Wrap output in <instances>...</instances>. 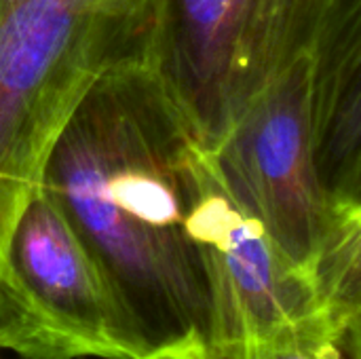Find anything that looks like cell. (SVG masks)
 <instances>
[{"mask_svg": "<svg viewBox=\"0 0 361 359\" xmlns=\"http://www.w3.org/2000/svg\"><path fill=\"white\" fill-rule=\"evenodd\" d=\"M313 154L334 214L361 207V0H332L309 53Z\"/></svg>", "mask_w": 361, "mask_h": 359, "instance_id": "7", "label": "cell"}, {"mask_svg": "<svg viewBox=\"0 0 361 359\" xmlns=\"http://www.w3.org/2000/svg\"><path fill=\"white\" fill-rule=\"evenodd\" d=\"M332 0H152L148 63L214 152L252 102L309 57Z\"/></svg>", "mask_w": 361, "mask_h": 359, "instance_id": "3", "label": "cell"}, {"mask_svg": "<svg viewBox=\"0 0 361 359\" xmlns=\"http://www.w3.org/2000/svg\"><path fill=\"white\" fill-rule=\"evenodd\" d=\"M309 284L317 307L349 324L361 296V207L334 220L309 269Z\"/></svg>", "mask_w": 361, "mask_h": 359, "instance_id": "8", "label": "cell"}, {"mask_svg": "<svg viewBox=\"0 0 361 359\" xmlns=\"http://www.w3.org/2000/svg\"><path fill=\"white\" fill-rule=\"evenodd\" d=\"M146 359H209V355H207V349H203V347H186V349L154 351Z\"/></svg>", "mask_w": 361, "mask_h": 359, "instance_id": "10", "label": "cell"}, {"mask_svg": "<svg viewBox=\"0 0 361 359\" xmlns=\"http://www.w3.org/2000/svg\"><path fill=\"white\" fill-rule=\"evenodd\" d=\"M349 332H351V341H353L357 359H361V296L349 315Z\"/></svg>", "mask_w": 361, "mask_h": 359, "instance_id": "11", "label": "cell"}, {"mask_svg": "<svg viewBox=\"0 0 361 359\" xmlns=\"http://www.w3.org/2000/svg\"><path fill=\"white\" fill-rule=\"evenodd\" d=\"M207 150L148 61L106 72L59 131L40 190L76 229L150 351L209 343L192 209Z\"/></svg>", "mask_w": 361, "mask_h": 359, "instance_id": "1", "label": "cell"}, {"mask_svg": "<svg viewBox=\"0 0 361 359\" xmlns=\"http://www.w3.org/2000/svg\"><path fill=\"white\" fill-rule=\"evenodd\" d=\"M0 359H17V358H13V355H8V353L0 351Z\"/></svg>", "mask_w": 361, "mask_h": 359, "instance_id": "12", "label": "cell"}, {"mask_svg": "<svg viewBox=\"0 0 361 359\" xmlns=\"http://www.w3.org/2000/svg\"><path fill=\"white\" fill-rule=\"evenodd\" d=\"M0 351L17 359H146L144 336L63 212L36 188L0 267Z\"/></svg>", "mask_w": 361, "mask_h": 359, "instance_id": "4", "label": "cell"}, {"mask_svg": "<svg viewBox=\"0 0 361 359\" xmlns=\"http://www.w3.org/2000/svg\"><path fill=\"white\" fill-rule=\"evenodd\" d=\"M152 0H0V267L13 224L87 91L148 61Z\"/></svg>", "mask_w": 361, "mask_h": 359, "instance_id": "2", "label": "cell"}, {"mask_svg": "<svg viewBox=\"0 0 361 359\" xmlns=\"http://www.w3.org/2000/svg\"><path fill=\"white\" fill-rule=\"evenodd\" d=\"M192 233L209 277V358L239 355L319 309L307 275L233 199L209 152L192 209Z\"/></svg>", "mask_w": 361, "mask_h": 359, "instance_id": "6", "label": "cell"}, {"mask_svg": "<svg viewBox=\"0 0 361 359\" xmlns=\"http://www.w3.org/2000/svg\"><path fill=\"white\" fill-rule=\"evenodd\" d=\"M228 359H357V353L349 324L315 309L269 341Z\"/></svg>", "mask_w": 361, "mask_h": 359, "instance_id": "9", "label": "cell"}, {"mask_svg": "<svg viewBox=\"0 0 361 359\" xmlns=\"http://www.w3.org/2000/svg\"><path fill=\"white\" fill-rule=\"evenodd\" d=\"M209 154L233 199L309 279L334 224L313 154L309 57L264 89Z\"/></svg>", "mask_w": 361, "mask_h": 359, "instance_id": "5", "label": "cell"}]
</instances>
